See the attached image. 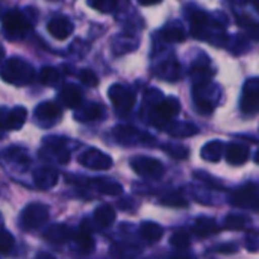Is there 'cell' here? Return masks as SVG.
Here are the masks:
<instances>
[{"instance_id": "cell-32", "label": "cell", "mask_w": 259, "mask_h": 259, "mask_svg": "<svg viewBox=\"0 0 259 259\" xmlns=\"http://www.w3.org/2000/svg\"><path fill=\"white\" fill-rule=\"evenodd\" d=\"M161 203L165 206H171V208H187L188 206V202L181 194H176V193L165 194L161 199Z\"/></svg>"}, {"instance_id": "cell-42", "label": "cell", "mask_w": 259, "mask_h": 259, "mask_svg": "<svg viewBox=\"0 0 259 259\" xmlns=\"http://www.w3.org/2000/svg\"><path fill=\"white\" fill-rule=\"evenodd\" d=\"M3 58H5V50H3V47L0 46V64H2Z\"/></svg>"}, {"instance_id": "cell-41", "label": "cell", "mask_w": 259, "mask_h": 259, "mask_svg": "<svg viewBox=\"0 0 259 259\" xmlns=\"http://www.w3.org/2000/svg\"><path fill=\"white\" fill-rule=\"evenodd\" d=\"M38 259H55L50 253H39L38 255Z\"/></svg>"}, {"instance_id": "cell-4", "label": "cell", "mask_w": 259, "mask_h": 259, "mask_svg": "<svg viewBox=\"0 0 259 259\" xmlns=\"http://www.w3.org/2000/svg\"><path fill=\"white\" fill-rule=\"evenodd\" d=\"M131 167L134 171L143 178L158 179L164 175V165L161 161L150 158V156H135L131 159Z\"/></svg>"}, {"instance_id": "cell-14", "label": "cell", "mask_w": 259, "mask_h": 259, "mask_svg": "<svg viewBox=\"0 0 259 259\" xmlns=\"http://www.w3.org/2000/svg\"><path fill=\"white\" fill-rule=\"evenodd\" d=\"M61 108L53 102H42L35 108V118L42 124H52L61 117Z\"/></svg>"}, {"instance_id": "cell-24", "label": "cell", "mask_w": 259, "mask_h": 259, "mask_svg": "<svg viewBox=\"0 0 259 259\" xmlns=\"http://www.w3.org/2000/svg\"><path fill=\"white\" fill-rule=\"evenodd\" d=\"M115 219H117L115 211H114V208L109 206V205H102V206H99V208L94 211V220H96V223H97L99 226H102V228L111 226V225L115 222Z\"/></svg>"}, {"instance_id": "cell-6", "label": "cell", "mask_w": 259, "mask_h": 259, "mask_svg": "<svg viewBox=\"0 0 259 259\" xmlns=\"http://www.w3.org/2000/svg\"><path fill=\"white\" fill-rule=\"evenodd\" d=\"M77 161L85 165L87 168H91V170H109L112 167V159L109 155L103 153L102 150L99 149H90V150H85L82 155H79Z\"/></svg>"}, {"instance_id": "cell-9", "label": "cell", "mask_w": 259, "mask_h": 259, "mask_svg": "<svg viewBox=\"0 0 259 259\" xmlns=\"http://www.w3.org/2000/svg\"><path fill=\"white\" fill-rule=\"evenodd\" d=\"M259 109V79H250L244 83L241 96V111L253 114Z\"/></svg>"}, {"instance_id": "cell-30", "label": "cell", "mask_w": 259, "mask_h": 259, "mask_svg": "<svg viewBox=\"0 0 259 259\" xmlns=\"http://www.w3.org/2000/svg\"><path fill=\"white\" fill-rule=\"evenodd\" d=\"M39 79L44 85L56 87L61 82V73L55 67H42L39 71Z\"/></svg>"}, {"instance_id": "cell-31", "label": "cell", "mask_w": 259, "mask_h": 259, "mask_svg": "<svg viewBox=\"0 0 259 259\" xmlns=\"http://www.w3.org/2000/svg\"><path fill=\"white\" fill-rule=\"evenodd\" d=\"M88 5L102 14H111L117 9L118 0H88Z\"/></svg>"}, {"instance_id": "cell-16", "label": "cell", "mask_w": 259, "mask_h": 259, "mask_svg": "<svg viewBox=\"0 0 259 259\" xmlns=\"http://www.w3.org/2000/svg\"><path fill=\"white\" fill-rule=\"evenodd\" d=\"M61 99L64 102V105L67 108H71V109H77L82 103V91L77 85H73V83H67L62 87V91H61Z\"/></svg>"}, {"instance_id": "cell-2", "label": "cell", "mask_w": 259, "mask_h": 259, "mask_svg": "<svg viewBox=\"0 0 259 259\" xmlns=\"http://www.w3.org/2000/svg\"><path fill=\"white\" fill-rule=\"evenodd\" d=\"M3 32L9 39H21L32 27V20L20 11H8L2 17Z\"/></svg>"}, {"instance_id": "cell-37", "label": "cell", "mask_w": 259, "mask_h": 259, "mask_svg": "<svg viewBox=\"0 0 259 259\" xmlns=\"http://www.w3.org/2000/svg\"><path fill=\"white\" fill-rule=\"evenodd\" d=\"M79 79H80V82L85 83L87 87H97V85H99V77H97V74H96L93 70H90V68L80 70Z\"/></svg>"}, {"instance_id": "cell-15", "label": "cell", "mask_w": 259, "mask_h": 259, "mask_svg": "<svg viewBox=\"0 0 259 259\" xmlns=\"http://www.w3.org/2000/svg\"><path fill=\"white\" fill-rule=\"evenodd\" d=\"M249 147L237 143H231L225 147V158L232 165H243L249 159Z\"/></svg>"}, {"instance_id": "cell-12", "label": "cell", "mask_w": 259, "mask_h": 259, "mask_svg": "<svg viewBox=\"0 0 259 259\" xmlns=\"http://www.w3.org/2000/svg\"><path fill=\"white\" fill-rule=\"evenodd\" d=\"M47 30L56 39H67L73 33L74 26H73V23H71V20L68 17L58 15V17H53L49 21Z\"/></svg>"}, {"instance_id": "cell-18", "label": "cell", "mask_w": 259, "mask_h": 259, "mask_svg": "<svg viewBox=\"0 0 259 259\" xmlns=\"http://www.w3.org/2000/svg\"><path fill=\"white\" fill-rule=\"evenodd\" d=\"M58 173L53 170V168H47V167H42V168H38L33 175V181L35 184L42 188V190H47V188H52L58 184Z\"/></svg>"}, {"instance_id": "cell-8", "label": "cell", "mask_w": 259, "mask_h": 259, "mask_svg": "<svg viewBox=\"0 0 259 259\" xmlns=\"http://www.w3.org/2000/svg\"><path fill=\"white\" fill-rule=\"evenodd\" d=\"M114 135L115 138L120 141V143H124V144H153L155 140L152 135L149 134H144L132 126H117L114 129Z\"/></svg>"}, {"instance_id": "cell-39", "label": "cell", "mask_w": 259, "mask_h": 259, "mask_svg": "<svg viewBox=\"0 0 259 259\" xmlns=\"http://www.w3.org/2000/svg\"><path fill=\"white\" fill-rule=\"evenodd\" d=\"M141 5H144V6H150V5H156V3H159V2H162V0H138Z\"/></svg>"}, {"instance_id": "cell-44", "label": "cell", "mask_w": 259, "mask_h": 259, "mask_svg": "<svg viewBox=\"0 0 259 259\" xmlns=\"http://www.w3.org/2000/svg\"><path fill=\"white\" fill-rule=\"evenodd\" d=\"M253 159H255V162H256V164H259V150L255 153V158H253Z\"/></svg>"}, {"instance_id": "cell-36", "label": "cell", "mask_w": 259, "mask_h": 259, "mask_svg": "<svg viewBox=\"0 0 259 259\" xmlns=\"http://www.w3.org/2000/svg\"><path fill=\"white\" fill-rule=\"evenodd\" d=\"M14 249V237L8 231H0V253L6 255Z\"/></svg>"}, {"instance_id": "cell-25", "label": "cell", "mask_w": 259, "mask_h": 259, "mask_svg": "<svg viewBox=\"0 0 259 259\" xmlns=\"http://www.w3.org/2000/svg\"><path fill=\"white\" fill-rule=\"evenodd\" d=\"M140 234L141 237L146 240V241H150V243H155V241H159L164 235V229L156 225V223H152V222H146L141 225L140 228Z\"/></svg>"}, {"instance_id": "cell-13", "label": "cell", "mask_w": 259, "mask_h": 259, "mask_svg": "<svg viewBox=\"0 0 259 259\" xmlns=\"http://www.w3.org/2000/svg\"><path fill=\"white\" fill-rule=\"evenodd\" d=\"M209 26H211V20L203 11L191 12V15H190V30H191V35L194 38L206 39V33H208Z\"/></svg>"}, {"instance_id": "cell-3", "label": "cell", "mask_w": 259, "mask_h": 259, "mask_svg": "<svg viewBox=\"0 0 259 259\" xmlns=\"http://www.w3.org/2000/svg\"><path fill=\"white\" fill-rule=\"evenodd\" d=\"M108 96H109V99H111V102H112V105L118 114L131 112L134 105H135V100H137L135 94L129 88H126L120 83L112 85L108 91Z\"/></svg>"}, {"instance_id": "cell-43", "label": "cell", "mask_w": 259, "mask_h": 259, "mask_svg": "<svg viewBox=\"0 0 259 259\" xmlns=\"http://www.w3.org/2000/svg\"><path fill=\"white\" fill-rule=\"evenodd\" d=\"M252 3H253V6L259 11V0H252Z\"/></svg>"}, {"instance_id": "cell-1", "label": "cell", "mask_w": 259, "mask_h": 259, "mask_svg": "<svg viewBox=\"0 0 259 259\" xmlns=\"http://www.w3.org/2000/svg\"><path fill=\"white\" fill-rule=\"evenodd\" d=\"M0 74H2V79L5 82L17 85V87L29 85L35 79L33 67L29 62H26L24 59H20V58L6 59L3 62V65H2Z\"/></svg>"}, {"instance_id": "cell-5", "label": "cell", "mask_w": 259, "mask_h": 259, "mask_svg": "<svg viewBox=\"0 0 259 259\" xmlns=\"http://www.w3.org/2000/svg\"><path fill=\"white\" fill-rule=\"evenodd\" d=\"M49 220V208L42 203H30L21 214V225L26 229H36Z\"/></svg>"}, {"instance_id": "cell-10", "label": "cell", "mask_w": 259, "mask_h": 259, "mask_svg": "<svg viewBox=\"0 0 259 259\" xmlns=\"http://www.w3.org/2000/svg\"><path fill=\"white\" fill-rule=\"evenodd\" d=\"M26 117H27V111L23 106H15L11 111L0 109V127L18 131L24 124Z\"/></svg>"}, {"instance_id": "cell-21", "label": "cell", "mask_w": 259, "mask_h": 259, "mask_svg": "<svg viewBox=\"0 0 259 259\" xmlns=\"http://www.w3.org/2000/svg\"><path fill=\"white\" fill-rule=\"evenodd\" d=\"M103 117V106L97 103H88L87 106L77 109L76 118L79 121H94Z\"/></svg>"}, {"instance_id": "cell-11", "label": "cell", "mask_w": 259, "mask_h": 259, "mask_svg": "<svg viewBox=\"0 0 259 259\" xmlns=\"http://www.w3.org/2000/svg\"><path fill=\"white\" fill-rule=\"evenodd\" d=\"M231 205L241 208V209H250V211H259V193L250 188H244L240 191H235L229 197Z\"/></svg>"}, {"instance_id": "cell-7", "label": "cell", "mask_w": 259, "mask_h": 259, "mask_svg": "<svg viewBox=\"0 0 259 259\" xmlns=\"http://www.w3.org/2000/svg\"><path fill=\"white\" fill-rule=\"evenodd\" d=\"M181 111V103L175 97H167L162 99L161 102L156 103L155 111H153V121L161 126L162 123H168L173 117H176Z\"/></svg>"}, {"instance_id": "cell-20", "label": "cell", "mask_w": 259, "mask_h": 259, "mask_svg": "<svg viewBox=\"0 0 259 259\" xmlns=\"http://www.w3.org/2000/svg\"><path fill=\"white\" fill-rule=\"evenodd\" d=\"M225 155V146L222 141H209L202 149V158L209 162H219Z\"/></svg>"}, {"instance_id": "cell-19", "label": "cell", "mask_w": 259, "mask_h": 259, "mask_svg": "<svg viewBox=\"0 0 259 259\" xmlns=\"http://www.w3.org/2000/svg\"><path fill=\"white\" fill-rule=\"evenodd\" d=\"M44 238L49 240L53 244H62L71 238V232L64 225H53L44 232Z\"/></svg>"}, {"instance_id": "cell-22", "label": "cell", "mask_w": 259, "mask_h": 259, "mask_svg": "<svg viewBox=\"0 0 259 259\" xmlns=\"http://www.w3.org/2000/svg\"><path fill=\"white\" fill-rule=\"evenodd\" d=\"M167 132L175 137V138H187V137H191V135H196L199 132V129L191 124V123H185V121H176V123H171L168 127H167Z\"/></svg>"}, {"instance_id": "cell-23", "label": "cell", "mask_w": 259, "mask_h": 259, "mask_svg": "<svg viewBox=\"0 0 259 259\" xmlns=\"http://www.w3.org/2000/svg\"><path fill=\"white\" fill-rule=\"evenodd\" d=\"M194 234L199 235V237H209L215 232H219V226L215 223L214 219H208V217H200L196 220L194 223V228H193Z\"/></svg>"}, {"instance_id": "cell-28", "label": "cell", "mask_w": 259, "mask_h": 259, "mask_svg": "<svg viewBox=\"0 0 259 259\" xmlns=\"http://www.w3.org/2000/svg\"><path fill=\"white\" fill-rule=\"evenodd\" d=\"M237 23L241 29L246 30L247 36L253 41H259V23L255 21L252 17L249 15H238L237 17Z\"/></svg>"}, {"instance_id": "cell-33", "label": "cell", "mask_w": 259, "mask_h": 259, "mask_svg": "<svg viewBox=\"0 0 259 259\" xmlns=\"http://www.w3.org/2000/svg\"><path fill=\"white\" fill-rule=\"evenodd\" d=\"M170 244L173 246V247H176V249H179V250H184V249H187V247H190V244H191V237L187 234V232H175L173 235H171V238H170Z\"/></svg>"}, {"instance_id": "cell-26", "label": "cell", "mask_w": 259, "mask_h": 259, "mask_svg": "<svg viewBox=\"0 0 259 259\" xmlns=\"http://www.w3.org/2000/svg\"><path fill=\"white\" fill-rule=\"evenodd\" d=\"M162 36H164V39L168 41V42H182V41H185V38H187V32H185V29L182 27V24H179V23L176 21V23L168 24V26L162 30Z\"/></svg>"}, {"instance_id": "cell-27", "label": "cell", "mask_w": 259, "mask_h": 259, "mask_svg": "<svg viewBox=\"0 0 259 259\" xmlns=\"http://www.w3.org/2000/svg\"><path fill=\"white\" fill-rule=\"evenodd\" d=\"M71 238L74 240L77 249H79L82 253H90V252H93V249H94V240H93V237L90 235L88 231L80 229V231L71 234Z\"/></svg>"}, {"instance_id": "cell-40", "label": "cell", "mask_w": 259, "mask_h": 259, "mask_svg": "<svg viewBox=\"0 0 259 259\" xmlns=\"http://www.w3.org/2000/svg\"><path fill=\"white\" fill-rule=\"evenodd\" d=\"M168 259H194L193 255H175V256H170Z\"/></svg>"}, {"instance_id": "cell-35", "label": "cell", "mask_w": 259, "mask_h": 259, "mask_svg": "<svg viewBox=\"0 0 259 259\" xmlns=\"http://www.w3.org/2000/svg\"><path fill=\"white\" fill-rule=\"evenodd\" d=\"M247 222L249 220L243 215H228L225 220V228L231 229V231H240V229L246 228Z\"/></svg>"}, {"instance_id": "cell-29", "label": "cell", "mask_w": 259, "mask_h": 259, "mask_svg": "<svg viewBox=\"0 0 259 259\" xmlns=\"http://www.w3.org/2000/svg\"><path fill=\"white\" fill-rule=\"evenodd\" d=\"M212 70L209 68V65L206 64H196L191 68V79L194 80V85H203L208 83L209 79L212 77Z\"/></svg>"}, {"instance_id": "cell-17", "label": "cell", "mask_w": 259, "mask_h": 259, "mask_svg": "<svg viewBox=\"0 0 259 259\" xmlns=\"http://www.w3.org/2000/svg\"><path fill=\"white\" fill-rule=\"evenodd\" d=\"M93 188H96L99 193L105 196H120L123 193V188L118 182L108 179V178H97L91 181Z\"/></svg>"}, {"instance_id": "cell-34", "label": "cell", "mask_w": 259, "mask_h": 259, "mask_svg": "<svg viewBox=\"0 0 259 259\" xmlns=\"http://www.w3.org/2000/svg\"><path fill=\"white\" fill-rule=\"evenodd\" d=\"M162 149L165 150L167 155H170L175 159H185L190 155L188 149L184 147V146H181V144H165Z\"/></svg>"}, {"instance_id": "cell-38", "label": "cell", "mask_w": 259, "mask_h": 259, "mask_svg": "<svg viewBox=\"0 0 259 259\" xmlns=\"http://www.w3.org/2000/svg\"><path fill=\"white\" fill-rule=\"evenodd\" d=\"M161 70L162 71H158V74L162 77V79H168V80H175V79H178L179 77V67H178V64H171V65H168V64H164L162 67H161Z\"/></svg>"}]
</instances>
